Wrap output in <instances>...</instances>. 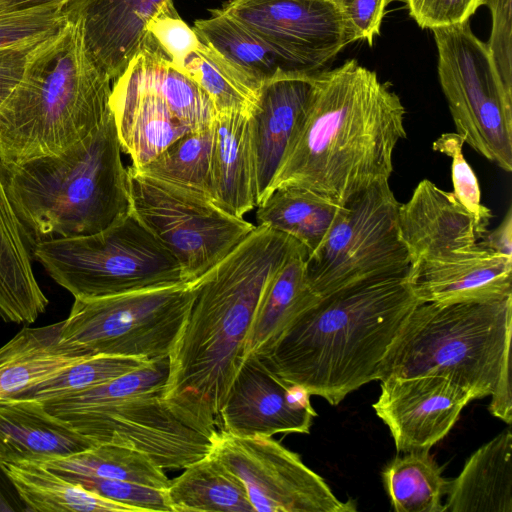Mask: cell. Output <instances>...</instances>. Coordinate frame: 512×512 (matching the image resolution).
Listing matches in <instances>:
<instances>
[{"label":"cell","mask_w":512,"mask_h":512,"mask_svg":"<svg viewBox=\"0 0 512 512\" xmlns=\"http://www.w3.org/2000/svg\"><path fill=\"white\" fill-rule=\"evenodd\" d=\"M195 287L187 283L94 299H74L61 337L90 357L168 358L189 314Z\"/></svg>","instance_id":"12"},{"label":"cell","mask_w":512,"mask_h":512,"mask_svg":"<svg viewBox=\"0 0 512 512\" xmlns=\"http://www.w3.org/2000/svg\"><path fill=\"white\" fill-rule=\"evenodd\" d=\"M150 362L137 357L93 356L70 365L58 374L28 388L13 398L48 401L104 384Z\"/></svg>","instance_id":"36"},{"label":"cell","mask_w":512,"mask_h":512,"mask_svg":"<svg viewBox=\"0 0 512 512\" xmlns=\"http://www.w3.org/2000/svg\"><path fill=\"white\" fill-rule=\"evenodd\" d=\"M69 0H0V14L25 11L37 7L61 4Z\"/></svg>","instance_id":"47"},{"label":"cell","mask_w":512,"mask_h":512,"mask_svg":"<svg viewBox=\"0 0 512 512\" xmlns=\"http://www.w3.org/2000/svg\"><path fill=\"white\" fill-rule=\"evenodd\" d=\"M96 444L149 456L163 469H184L208 455L219 433L214 414L197 397L163 391L53 414Z\"/></svg>","instance_id":"9"},{"label":"cell","mask_w":512,"mask_h":512,"mask_svg":"<svg viewBox=\"0 0 512 512\" xmlns=\"http://www.w3.org/2000/svg\"><path fill=\"white\" fill-rule=\"evenodd\" d=\"M130 209L195 283L256 226L218 206L207 194L127 167Z\"/></svg>","instance_id":"13"},{"label":"cell","mask_w":512,"mask_h":512,"mask_svg":"<svg viewBox=\"0 0 512 512\" xmlns=\"http://www.w3.org/2000/svg\"><path fill=\"white\" fill-rule=\"evenodd\" d=\"M180 70L208 94L217 112H250L257 100L260 88L200 40L186 56Z\"/></svg>","instance_id":"34"},{"label":"cell","mask_w":512,"mask_h":512,"mask_svg":"<svg viewBox=\"0 0 512 512\" xmlns=\"http://www.w3.org/2000/svg\"><path fill=\"white\" fill-rule=\"evenodd\" d=\"M388 182L375 184L340 208L320 246L306 259L309 287L323 297L358 283L406 276L411 257Z\"/></svg>","instance_id":"10"},{"label":"cell","mask_w":512,"mask_h":512,"mask_svg":"<svg viewBox=\"0 0 512 512\" xmlns=\"http://www.w3.org/2000/svg\"><path fill=\"white\" fill-rule=\"evenodd\" d=\"M381 382L372 405L398 452L430 450L452 429L472 396L436 374L392 377Z\"/></svg>","instance_id":"17"},{"label":"cell","mask_w":512,"mask_h":512,"mask_svg":"<svg viewBox=\"0 0 512 512\" xmlns=\"http://www.w3.org/2000/svg\"><path fill=\"white\" fill-rule=\"evenodd\" d=\"M63 6L54 4L0 14V48L56 32L66 22Z\"/></svg>","instance_id":"40"},{"label":"cell","mask_w":512,"mask_h":512,"mask_svg":"<svg viewBox=\"0 0 512 512\" xmlns=\"http://www.w3.org/2000/svg\"><path fill=\"white\" fill-rule=\"evenodd\" d=\"M210 454L244 484L257 512H354L300 456L272 437H237L219 431Z\"/></svg>","instance_id":"14"},{"label":"cell","mask_w":512,"mask_h":512,"mask_svg":"<svg viewBox=\"0 0 512 512\" xmlns=\"http://www.w3.org/2000/svg\"><path fill=\"white\" fill-rule=\"evenodd\" d=\"M391 0H334L350 42L365 40L370 46L379 34L385 10Z\"/></svg>","instance_id":"44"},{"label":"cell","mask_w":512,"mask_h":512,"mask_svg":"<svg viewBox=\"0 0 512 512\" xmlns=\"http://www.w3.org/2000/svg\"><path fill=\"white\" fill-rule=\"evenodd\" d=\"M306 251L293 237L257 225L195 283V297L169 354L163 395L189 394L217 418L245 359L259 303L272 279L295 254Z\"/></svg>","instance_id":"3"},{"label":"cell","mask_w":512,"mask_h":512,"mask_svg":"<svg viewBox=\"0 0 512 512\" xmlns=\"http://www.w3.org/2000/svg\"><path fill=\"white\" fill-rule=\"evenodd\" d=\"M512 0H481L492 15V29L487 44L495 67L509 89H512Z\"/></svg>","instance_id":"42"},{"label":"cell","mask_w":512,"mask_h":512,"mask_svg":"<svg viewBox=\"0 0 512 512\" xmlns=\"http://www.w3.org/2000/svg\"><path fill=\"white\" fill-rule=\"evenodd\" d=\"M211 147L212 126L194 130L178 138L146 165L135 169L209 196Z\"/></svg>","instance_id":"35"},{"label":"cell","mask_w":512,"mask_h":512,"mask_svg":"<svg viewBox=\"0 0 512 512\" xmlns=\"http://www.w3.org/2000/svg\"><path fill=\"white\" fill-rule=\"evenodd\" d=\"M494 252L512 257V208L509 206L501 223L492 231H487L477 242Z\"/></svg>","instance_id":"46"},{"label":"cell","mask_w":512,"mask_h":512,"mask_svg":"<svg viewBox=\"0 0 512 512\" xmlns=\"http://www.w3.org/2000/svg\"><path fill=\"white\" fill-rule=\"evenodd\" d=\"M109 106L121 150L134 168L185 134L211 127L217 114L208 94L172 64L148 33L112 81Z\"/></svg>","instance_id":"8"},{"label":"cell","mask_w":512,"mask_h":512,"mask_svg":"<svg viewBox=\"0 0 512 512\" xmlns=\"http://www.w3.org/2000/svg\"><path fill=\"white\" fill-rule=\"evenodd\" d=\"M386 491L396 512H445L450 481L429 450L406 452L391 460L383 472Z\"/></svg>","instance_id":"32"},{"label":"cell","mask_w":512,"mask_h":512,"mask_svg":"<svg viewBox=\"0 0 512 512\" xmlns=\"http://www.w3.org/2000/svg\"><path fill=\"white\" fill-rule=\"evenodd\" d=\"M312 77H279L265 82L249 112L256 172V204L270 195L271 185L306 113Z\"/></svg>","instance_id":"20"},{"label":"cell","mask_w":512,"mask_h":512,"mask_svg":"<svg viewBox=\"0 0 512 512\" xmlns=\"http://www.w3.org/2000/svg\"><path fill=\"white\" fill-rule=\"evenodd\" d=\"M58 474L92 493L105 499L133 507L138 512H172L166 498L165 490L123 480L83 476L72 473Z\"/></svg>","instance_id":"39"},{"label":"cell","mask_w":512,"mask_h":512,"mask_svg":"<svg viewBox=\"0 0 512 512\" xmlns=\"http://www.w3.org/2000/svg\"><path fill=\"white\" fill-rule=\"evenodd\" d=\"M172 0H69L67 21L78 25L85 49L111 81L140 49L153 17Z\"/></svg>","instance_id":"19"},{"label":"cell","mask_w":512,"mask_h":512,"mask_svg":"<svg viewBox=\"0 0 512 512\" xmlns=\"http://www.w3.org/2000/svg\"><path fill=\"white\" fill-rule=\"evenodd\" d=\"M32 246L9 200L0 173V316L31 324L48 305L32 266Z\"/></svg>","instance_id":"24"},{"label":"cell","mask_w":512,"mask_h":512,"mask_svg":"<svg viewBox=\"0 0 512 512\" xmlns=\"http://www.w3.org/2000/svg\"><path fill=\"white\" fill-rule=\"evenodd\" d=\"M95 445L66 421L51 414L43 401L0 400V464L45 463Z\"/></svg>","instance_id":"22"},{"label":"cell","mask_w":512,"mask_h":512,"mask_svg":"<svg viewBox=\"0 0 512 512\" xmlns=\"http://www.w3.org/2000/svg\"><path fill=\"white\" fill-rule=\"evenodd\" d=\"M26 511L138 512L105 499L36 462L0 464Z\"/></svg>","instance_id":"27"},{"label":"cell","mask_w":512,"mask_h":512,"mask_svg":"<svg viewBox=\"0 0 512 512\" xmlns=\"http://www.w3.org/2000/svg\"><path fill=\"white\" fill-rule=\"evenodd\" d=\"M121 151L109 109L88 136L60 154L0 162L9 200L32 247L99 232L130 211Z\"/></svg>","instance_id":"4"},{"label":"cell","mask_w":512,"mask_h":512,"mask_svg":"<svg viewBox=\"0 0 512 512\" xmlns=\"http://www.w3.org/2000/svg\"><path fill=\"white\" fill-rule=\"evenodd\" d=\"M512 296L493 301L419 303L392 344L379 381L436 374L472 399L491 396L511 368Z\"/></svg>","instance_id":"6"},{"label":"cell","mask_w":512,"mask_h":512,"mask_svg":"<svg viewBox=\"0 0 512 512\" xmlns=\"http://www.w3.org/2000/svg\"><path fill=\"white\" fill-rule=\"evenodd\" d=\"M168 374L169 359L163 358L151 361L104 384L44 403L51 414H57L131 396L164 391Z\"/></svg>","instance_id":"37"},{"label":"cell","mask_w":512,"mask_h":512,"mask_svg":"<svg viewBox=\"0 0 512 512\" xmlns=\"http://www.w3.org/2000/svg\"><path fill=\"white\" fill-rule=\"evenodd\" d=\"M209 196L225 211L243 218L257 198L249 112H217L212 124Z\"/></svg>","instance_id":"23"},{"label":"cell","mask_w":512,"mask_h":512,"mask_svg":"<svg viewBox=\"0 0 512 512\" xmlns=\"http://www.w3.org/2000/svg\"><path fill=\"white\" fill-rule=\"evenodd\" d=\"M146 31L178 69L199 44L193 28L179 16L173 3L151 19Z\"/></svg>","instance_id":"41"},{"label":"cell","mask_w":512,"mask_h":512,"mask_svg":"<svg viewBox=\"0 0 512 512\" xmlns=\"http://www.w3.org/2000/svg\"><path fill=\"white\" fill-rule=\"evenodd\" d=\"M401 238L411 257V265L472 246L482 237L472 215L452 192L421 180L410 199L399 204Z\"/></svg>","instance_id":"21"},{"label":"cell","mask_w":512,"mask_h":512,"mask_svg":"<svg viewBox=\"0 0 512 512\" xmlns=\"http://www.w3.org/2000/svg\"><path fill=\"white\" fill-rule=\"evenodd\" d=\"M418 304L406 276L358 283L320 297L256 354L284 382L335 406L379 380L392 344Z\"/></svg>","instance_id":"2"},{"label":"cell","mask_w":512,"mask_h":512,"mask_svg":"<svg viewBox=\"0 0 512 512\" xmlns=\"http://www.w3.org/2000/svg\"><path fill=\"white\" fill-rule=\"evenodd\" d=\"M172 512H252L244 484L210 453L193 462L165 490Z\"/></svg>","instance_id":"30"},{"label":"cell","mask_w":512,"mask_h":512,"mask_svg":"<svg viewBox=\"0 0 512 512\" xmlns=\"http://www.w3.org/2000/svg\"><path fill=\"white\" fill-rule=\"evenodd\" d=\"M62 321L24 327L0 347V400L13 398L90 356L61 337Z\"/></svg>","instance_id":"25"},{"label":"cell","mask_w":512,"mask_h":512,"mask_svg":"<svg viewBox=\"0 0 512 512\" xmlns=\"http://www.w3.org/2000/svg\"><path fill=\"white\" fill-rule=\"evenodd\" d=\"M309 396L277 377L252 353L237 371L216 423L219 431L237 437L308 434L317 415Z\"/></svg>","instance_id":"16"},{"label":"cell","mask_w":512,"mask_h":512,"mask_svg":"<svg viewBox=\"0 0 512 512\" xmlns=\"http://www.w3.org/2000/svg\"><path fill=\"white\" fill-rule=\"evenodd\" d=\"M341 207L310 190L285 186L275 189L257 207L256 219L258 225H267L296 239L309 256L324 240Z\"/></svg>","instance_id":"31"},{"label":"cell","mask_w":512,"mask_h":512,"mask_svg":"<svg viewBox=\"0 0 512 512\" xmlns=\"http://www.w3.org/2000/svg\"><path fill=\"white\" fill-rule=\"evenodd\" d=\"M512 434L508 428L478 448L450 481L446 511L512 512Z\"/></svg>","instance_id":"26"},{"label":"cell","mask_w":512,"mask_h":512,"mask_svg":"<svg viewBox=\"0 0 512 512\" xmlns=\"http://www.w3.org/2000/svg\"><path fill=\"white\" fill-rule=\"evenodd\" d=\"M112 81L67 21L36 50L0 107V162L57 155L88 136L110 109Z\"/></svg>","instance_id":"5"},{"label":"cell","mask_w":512,"mask_h":512,"mask_svg":"<svg viewBox=\"0 0 512 512\" xmlns=\"http://www.w3.org/2000/svg\"><path fill=\"white\" fill-rule=\"evenodd\" d=\"M419 303H462L512 296V257L478 243L413 263L406 275Z\"/></svg>","instance_id":"18"},{"label":"cell","mask_w":512,"mask_h":512,"mask_svg":"<svg viewBox=\"0 0 512 512\" xmlns=\"http://www.w3.org/2000/svg\"><path fill=\"white\" fill-rule=\"evenodd\" d=\"M464 143V139L458 133H444L433 142L432 149L452 159V193L472 215L483 236L488 231L487 227L493 215L491 210L481 203L477 177L462 152Z\"/></svg>","instance_id":"38"},{"label":"cell","mask_w":512,"mask_h":512,"mask_svg":"<svg viewBox=\"0 0 512 512\" xmlns=\"http://www.w3.org/2000/svg\"><path fill=\"white\" fill-rule=\"evenodd\" d=\"M192 28L202 43L258 88L275 78L296 77L271 48L221 8L211 10L207 19L196 20Z\"/></svg>","instance_id":"29"},{"label":"cell","mask_w":512,"mask_h":512,"mask_svg":"<svg viewBox=\"0 0 512 512\" xmlns=\"http://www.w3.org/2000/svg\"><path fill=\"white\" fill-rule=\"evenodd\" d=\"M32 255L74 299L187 284L178 261L131 209L99 232L37 242Z\"/></svg>","instance_id":"7"},{"label":"cell","mask_w":512,"mask_h":512,"mask_svg":"<svg viewBox=\"0 0 512 512\" xmlns=\"http://www.w3.org/2000/svg\"><path fill=\"white\" fill-rule=\"evenodd\" d=\"M307 252L293 255L267 287L253 318L245 346V358L268 348L318 297L306 276Z\"/></svg>","instance_id":"28"},{"label":"cell","mask_w":512,"mask_h":512,"mask_svg":"<svg viewBox=\"0 0 512 512\" xmlns=\"http://www.w3.org/2000/svg\"><path fill=\"white\" fill-rule=\"evenodd\" d=\"M410 16L423 29H433L468 21L481 0H405Z\"/></svg>","instance_id":"43"},{"label":"cell","mask_w":512,"mask_h":512,"mask_svg":"<svg viewBox=\"0 0 512 512\" xmlns=\"http://www.w3.org/2000/svg\"><path fill=\"white\" fill-rule=\"evenodd\" d=\"M439 82L456 133L505 172L512 171V89L503 83L486 43L465 21L431 29Z\"/></svg>","instance_id":"11"},{"label":"cell","mask_w":512,"mask_h":512,"mask_svg":"<svg viewBox=\"0 0 512 512\" xmlns=\"http://www.w3.org/2000/svg\"><path fill=\"white\" fill-rule=\"evenodd\" d=\"M400 97L350 59L313 76L306 113L271 185L310 190L344 205L388 182L397 143L407 137Z\"/></svg>","instance_id":"1"},{"label":"cell","mask_w":512,"mask_h":512,"mask_svg":"<svg viewBox=\"0 0 512 512\" xmlns=\"http://www.w3.org/2000/svg\"><path fill=\"white\" fill-rule=\"evenodd\" d=\"M41 464L58 473L123 480L161 490H166L171 482L164 469L149 456L113 444H97L83 452Z\"/></svg>","instance_id":"33"},{"label":"cell","mask_w":512,"mask_h":512,"mask_svg":"<svg viewBox=\"0 0 512 512\" xmlns=\"http://www.w3.org/2000/svg\"><path fill=\"white\" fill-rule=\"evenodd\" d=\"M221 10L271 48L296 77L314 76L351 43L334 0H229Z\"/></svg>","instance_id":"15"},{"label":"cell","mask_w":512,"mask_h":512,"mask_svg":"<svg viewBox=\"0 0 512 512\" xmlns=\"http://www.w3.org/2000/svg\"><path fill=\"white\" fill-rule=\"evenodd\" d=\"M54 33L0 48V107L20 83L33 54Z\"/></svg>","instance_id":"45"}]
</instances>
